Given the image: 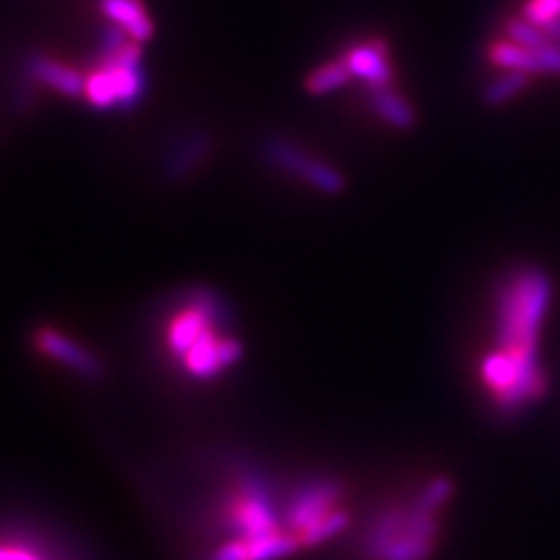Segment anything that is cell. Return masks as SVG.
Wrapping results in <instances>:
<instances>
[{
    "mask_svg": "<svg viewBox=\"0 0 560 560\" xmlns=\"http://www.w3.org/2000/svg\"><path fill=\"white\" fill-rule=\"evenodd\" d=\"M530 75L521 73V70H504L500 78L488 82L481 92V101L490 108H500V105L514 101L518 94H523L525 86H528Z\"/></svg>",
    "mask_w": 560,
    "mask_h": 560,
    "instance_id": "cell-14",
    "label": "cell"
},
{
    "mask_svg": "<svg viewBox=\"0 0 560 560\" xmlns=\"http://www.w3.org/2000/svg\"><path fill=\"white\" fill-rule=\"evenodd\" d=\"M545 33H547L549 38L560 47V16H558L556 22H551V24H547V26H545Z\"/></svg>",
    "mask_w": 560,
    "mask_h": 560,
    "instance_id": "cell-21",
    "label": "cell"
},
{
    "mask_svg": "<svg viewBox=\"0 0 560 560\" xmlns=\"http://www.w3.org/2000/svg\"><path fill=\"white\" fill-rule=\"evenodd\" d=\"M523 16L535 26L545 28L560 16V0H530L523 10Z\"/></svg>",
    "mask_w": 560,
    "mask_h": 560,
    "instance_id": "cell-19",
    "label": "cell"
},
{
    "mask_svg": "<svg viewBox=\"0 0 560 560\" xmlns=\"http://www.w3.org/2000/svg\"><path fill=\"white\" fill-rule=\"evenodd\" d=\"M504 33H506V38H510L512 43H516V45H521L525 49H530V51H541V49L556 45L549 38V35L545 33V28L535 26L533 22L525 20V16H521V20L506 22Z\"/></svg>",
    "mask_w": 560,
    "mask_h": 560,
    "instance_id": "cell-16",
    "label": "cell"
},
{
    "mask_svg": "<svg viewBox=\"0 0 560 560\" xmlns=\"http://www.w3.org/2000/svg\"><path fill=\"white\" fill-rule=\"evenodd\" d=\"M370 103L376 117L383 119L388 127L399 131H411L416 127L418 115L413 110V105L401 98L399 94H395L393 90H388V86H383V90H372Z\"/></svg>",
    "mask_w": 560,
    "mask_h": 560,
    "instance_id": "cell-11",
    "label": "cell"
},
{
    "mask_svg": "<svg viewBox=\"0 0 560 560\" xmlns=\"http://www.w3.org/2000/svg\"><path fill=\"white\" fill-rule=\"evenodd\" d=\"M348 514L339 506V486L335 481H313L300 488L288 504L285 528L300 547H315L341 533Z\"/></svg>",
    "mask_w": 560,
    "mask_h": 560,
    "instance_id": "cell-4",
    "label": "cell"
},
{
    "mask_svg": "<svg viewBox=\"0 0 560 560\" xmlns=\"http://www.w3.org/2000/svg\"><path fill=\"white\" fill-rule=\"evenodd\" d=\"M213 136L208 131L195 133L185 145L178 148V152L173 154V160L166 164V175L171 180H183L189 175V171H195L199 164H203L206 156L213 150Z\"/></svg>",
    "mask_w": 560,
    "mask_h": 560,
    "instance_id": "cell-13",
    "label": "cell"
},
{
    "mask_svg": "<svg viewBox=\"0 0 560 560\" xmlns=\"http://www.w3.org/2000/svg\"><path fill=\"white\" fill-rule=\"evenodd\" d=\"M261 154H265V160L271 166L308 183L313 189L323 191V195H327V197L341 195L346 187L343 175L335 166L325 164L323 160H315V156L306 154L304 150L290 143V140L269 138V140H265V145H261Z\"/></svg>",
    "mask_w": 560,
    "mask_h": 560,
    "instance_id": "cell-5",
    "label": "cell"
},
{
    "mask_svg": "<svg viewBox=\"0 0 560 560\" xmlns=\"http://www.w3.org/2000/svg\"><path fill=\"white\" fill-rule=\"evenodd\" d=\"M129 33L117 26V24H110L103 28V38H101V63H108V61H115L121 51H125V47L129 45Z\"/></svg>",
    "mask_w": 560,
    "mask_h": 560,
    "instance_id": "cell-18",
    "label": "cell"
},
{
    "mask_svg": "<svg viewBox=\"0 0 560 560\" xmlns=\"http://www.w3.org/2000/svg\"><path fill=\"white\" fill-rule=\"evenodd\" d=\"M24 68H26V73L31 75V80L49 86V90L59 92L61 96L75 98V96L84 94L86 78H82L78 70L68 68V66H63L55 59L43 57V55H33L24 61Z\"/></svg>",
    "mask_w": 560,
    "mask_h": 560,
    "instance_id": "cell-8",
    "label": "cell"
},
{
    "mask_svg": "<svg viewBox=\"0 0 560 560\" xmlns=\"http://www.w3.org/2000/svg\"><path fill=\"white\" fill-rule=\"evenodd\" d=\"M385 57H388L385 45L374 43V45H362V47L350 49L343 61L350 68L353 78L364 80L372 90H383V86H388L393 80V68Z\"/></svg>",
    "mask_w": 560,
    "mask_h": 560,
    "instance_id": "cell-9",
    "label": "cell"
},
{
    "mask_svg": "<svg viewBox=\"0 0 560 560\" xmlns=\"http://www.w3.org/2000/svg\"><path fill=\"white\" fill-rule=\"evenodd\" d=\"M38 348L43 350V355L57 360L59 364L68 366L70 372H75L84 378L94 381L101 374V364L90 353V350H84L80 343L70 341L57 329H40L38 331Z\"/></svg>",
    "mask_w": 560,
    "mask_h": 560,
    "instance_id": "cell-7",
    "label": "cell"
},
{
    "mask_svg": "<svg viewBox=\"0 0 560 560\" xmlns=\"http://www.w3.org/2000/svg\"><path fill=\"white\" fill-rule=\"evenodd\" d=\"M84 96L92 105L101 110H108L113 105H117V94H115V84L113 78L108 73V68L98 66L94 73L86 78V86H84Z\"/></svg>",
    "mask_w": 560,
    "mask_h": 560,
    "instance_id": "cell-17",
    "label": "cell"
},
{
    "mask_svg": "<svg viewBox=\"0 0 560 560\" xmlns=\"http://www.w3.org/2000/svg\"><path fill=\"white\" fill-rule=\"evenodd\" d=\"M108 68V73L115 84L117 94V108L119 110H131L138 105V101L145 94V73L143 66H140V43H129L125 51L108 63H101Z\"/></svg>",
    "mask_w": 560,
    "mask_h": 560,
    "instance_id": "cell-6",
    "label": "cell"
},
{
    "mask_svg": "<svg viewBox=\"0 0 560 560\" xmlns=\"http://www.w3.org/2000/svg\"><path fill=\"white\" fill-rule=\"evenodd\" d=\"M453 483L432 479L407 510H393L378 518L370 535L374 560H428L436 539V512L448 502Z\"/></svg>",
    "mask_w": 560,
    "mask_h": 560,
    "instance_id": "cell-3",
    "label": "cell"
},
{
    "mask_svg": "<svg viewBox=\"0 0 560 560\" xmlns=\"http://www.w3.org/2000/svg\"><path fill=\"white\" fill-rule=\"evenodd\" d=\"M353 73L346 66V61H335V63H325L320 68L311 70L304 80V92L308 96H323L327 92H335L339 86H343Z\"/></svg>",
    "mask_w": 560,
    "mask_h": 560,
    "instance_id": "cell-15",
    "label": "cell"
},
{
    "mask_svg": "<svg viewBox=\"0 0 560 560\" xmlns=\"http://www.w3.org/2000/svg\"><path fill=\"white\" fill-rule=\"evenodd\" d=\"M3 560H43L40 556H35L33 551H28L26 547H12L8 545L5 551H3Z\"/></svg>",
    "mask_w": 560,
    "mask_h": 560,
    "instance_id": "cell-20",
    "label": "cell"
},
{
    "mask_svg": "<svg viewBox=\"0 0 560 560\" xmlns=\"http://www.w3.org/2000/svg\"><path fill=\"white\" fill-rule=\"evenodd\" d=\"M224 318V302L210 290L189 292L183 306L168 318V353L191 378L220 376L241 360L243 346L226 329Z\"/></svg>",
    "mask_w": 560,
    "mask_h": 560,
    "instance_id": "cell-1",
    "label": "cell"
},
{
    "mask_svg": "<svg viewBox=\"0 0 560 560\" xmlns=\"http://www.w3.org/2000/svg\"><path fill=\"white\" fill-rule=\"evenodd\" d=\"M551 302L549 276L528 267L512 273L498 292V353L512 358L528 372L539 366V331Z\"/></svg>",
    "mask_w": 560,
    "mask_h": 560,
    "instance_id": "cell-2",
    "label": "cell"
},
{
    "mask_svg": "<svg viewBox=\"0 0 560 560\" xmlns=\"http://www.w3.org/2000/svg\"><path fill=\"white\" fill-rule=\"evenodd\" d=\"M101 12L129 33L133 43H148L152 38V22L140 0H98Z\"/></svg>",
    "mask_w": 560,
    "mask_h": 560,
    "instance_id": "cell-10",
    "label": "cell"
},
{
    "mask_svg": "<svg viewBox=\"0 0 560 560\" xmlns=\"http://www.w3.org/2000/svg\"><path fill=\"white\" fill-rule=\"evenodd\" d=\"M488 57L502 70H521V73H528V75L547 73L545 61H541L539 51H530V49H525V47H521L512 40H500V43L490 45Z\"/></svg>",
    "mask_w": 560,
    "mask_h": 560,
    "instance_id": "cell-12",
    "label": "cell"
}]
</instances>
